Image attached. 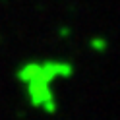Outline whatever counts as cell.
<instances>
[{
  "mask_svg": "<svg viewBox=\"0 0 120 120\" xmlns=\"http://www.w3.org/2000/svg\"><path fill=\"white\" fill-rule=\"evenodd\" d=\"M14 76L29 107L52 116L60 109L56 85L76 76V64L68 58H29L16 68Z\"/></svg>",
  "mask_w": 120,
  "mask_h": 120,
  "instance_id": "1",
  "label": "cell"
},
{
  "mask_svg": "<svg viewBox=\"0 0 120 120\" xmlns=\"http://www.w3.org/2000/svg\"><path fill=\"white\" fill-rule=\"evenodd\" d=\"M89 49L103 52L107 49V39H105V37H93V39H89Z\"/></svg>",
  "mask_w": 120,
  "mask_h": 120,
  "instance_id": "2",
  "label": "cell"
}]
</instances>
